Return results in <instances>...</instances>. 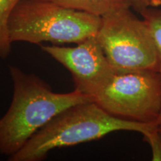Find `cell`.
I'll return each mask as SVG.
<instances>
[{
    "label": "cell",
    "instance_id": "1",
    "mask_svg": "<svg viewBox=\"0 0 161 161\" xmlns=\"http://www.w3.org/2000/svg\"><path fill=\"white\" fill-rule=\"evenodd\" d=\"M8 70L14 91L9 108L0 117V154L14 155L60 112L93 101L92 96L75 90L54 92L41 78L16 66H9Z\"/></svg>",
    "mask_w": 161,
    "mask_h": 161
},
{
    "label": "cell",
    "instance_id": "2",
    "mask_svg": "<svg viewBox=\"0 0 161 161\" xmlns=\"http://www.w3.org/2000/svg\"><path fill=\"white\" fill-rule=\"evenodd\" d=\"M157 126L113 116L95 102H84L66 108L38 130L10 161H40L52 150L99 140L118 130L144 134Z\"/></svg>",
    "mask_w": 161,
    "mask_h": 161
},
{
    "label": "cell",
    "instance_id": "3",
    "mask_svg": "<svg viewBox=\"0 0 161 161\" xmlns=\"http://www.w3.org/2000/svg\"><path fill=\"white\" fill-rule=\"evenodd\" d=\"M102 17L46 0H22L10 17L11 43H79L97 35Z\"/></svg>",
    "mask_w": 161,
    "mask_h": 161
},
{
    "label": "cell",
    "instance_id": "4",
    "mask_svg": "<svg viewBox=\"0 0 161 161\" xmlns=\"http://www.w3.org/2000/svg\"><path fill=\"white\" fill-rule=\"evenodd\" d=\"M96 37L116 72L160 71V55L152 31L130 8L102 17Z\"/></svg>",
    "mask_w": 161,
    "mask_h": 161
},
{
    "label": "cell",
    "instance_id": "5",
    "mask_svg": "<svg viewBox=\"0 0 161 161\" xmlns=\"http://www.w3.org/2000/svg\"><path fill=\"white\" fill-rule=\"evenodd\" d=\"M93 102L118 118L143 123L156 122L161 109V73L116 72L93 96Z\"/></svg>",
    "mask_w": 161,
    "mask_h": 161
},
{
    "label": "cell",
    "instance_id": "6",
    "mask_svg": "<svg viewBox=\"0 0 161 161\" xmlns=\"http://www.w3.org/2000/svg\"><path fill=\"white\" fill-rule=\"evenodd\" d=\"M40 47L71 73L74 90L92 98L116 73L96 35L77 43L75 47L60 45H41Z\"/></svg>",
    "mask_w": 161,
    "mask_h": 161
},
{
    "label": "cell",
    "instance_id": "7",
    "mask_svg": "<svg viewBox=\"0 0 161 161\" xmlns=\"http://www.w3.org/2000/svg\"><path fill=\"white\" fill-rule=\"evenodd\" d=\"M67 8L103 17L121 10L132 8L131 0H46Z\"/></svg>",
    "mask_w": 161,
    "mask_h": 161
},
{
    "label": "cell",
    "instance_id": "8",
    "mask_svg": "<svg viewBox=\"0 0 161 161\" xmlns=\"http://www.w3.org/2000/svg\"><path fill=\"white\" fill-rule=\"evenodd\" d=\"M22 0H0V58L5 59L11 52L12 43L8 34L10 17Z\"/></svg>",
    "mask_w": 161,
    "mask_h": 161
},
{
    "label": "cell",
    "instance_id": "9",
    "mask_svg": "<svg viewBox=\"0 0 161 161\" xmlns=\"http://www.w3.org/2000/svg\"><path fill=\"white\" fill-rule=\"evenodd\" d=\"M140 14L150 28L156 43L160 61L159 72L161 73V9L158 8L148 7Z\"/></svg>",
    "mask_w": 161,
    "mask_h": 161
},
{
    "label": "cell",
    "instance_id": "10",
    "mask_svg": "<svg viewBox=\"0 0 161 161\" xmlns=\"http://www.w3.org/2000/svg\"><path fill=\"white\" fill-rule=\"evenodd\" d=\"M144 141L150 145L152 152V160L161 161V134L157 126L142 134Z\"/></svg>",
    "mask_w": 161,
    "mask_h": 161
},
{
    "label": "cell",
    "instance_id": "11",
    "mask_svg": "<svg viewBox=\"0 0 161 161\" xmlns=\"http://www.w3.org/2000/svg\"><path fill=\"white\" fill-rule=\"evenodd\" d=\"M131 1L132 8L137 11L139 14L148 7H149L148 0H131Z\"/></svg>",
    "mask_w": 161,
    "mask_h": 161
},
{
    "label": "cell",
    "instance_id": "12",
    "mask_svg": "<svg viewBox=\"0 0 161 161\" xmlns=\"http://www.w3.org/2000/svg\"><path fill=\"white\" fill-rule=\"evenodd\" d=\"M149 7L158 8L161 6V0H148Z\"/></svg>",
    "mask_w": 161,
    "mask_h": 161
},
{
    "label": "cell",
    "instance_id": "13",
    "mask_svg": "<svg viewBox=\"0 0 161 161\" xmlns=\"http://www.w3.org/2000/svg\"><path fill=\"white\" fill-rule=\"evenodd\" d=\"M157 128H158V131L161 134V109L158 119H157Z\"/></svg>",
    "mask_w": 161,
    "mask_h": 161
}]
</instances>
